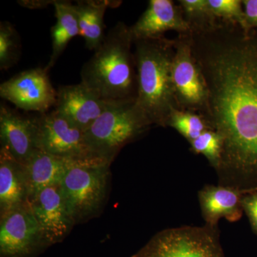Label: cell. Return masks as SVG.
Returning <instances> with one entry per match:
<instances>
[{"label": "cell", "mask_w": 257, "mask_h": 257, "mask_svg": "<svg viewBox=\"0 0 257 257\" xmlns=\"http://www.w3.org/2000/svg\"><path fill=\"white\" fill-rule=\"evenodd\" d=\"M109 104L80 82L59 87L55 111L72 124L86 131Z\"/></svg>", "instance_id": "obj_14"}, {"label": "cell", "mask_w": 257, "mask_h": 257, "mask_svg": "<svg viewBox=\"0 0 257 257\" xmlns=\"http://www.w3.org/2000/svg\"><path fill=\"white\" fill-rule=\"evenodd\" d=\"M139 257H225L215 228L184 226L155 235Z\"/></svg>", "instance_id": "obj_6"}, {"label": "cell", "mask_w": 257, "mask_h": 257, "mask_svg": "<svg viewBox=\"0 0 257 257\" xmlns=\"http://www.w3.org/2000/svg\"><path fill=\"white\" fill-rule=\"evenodd\" d=\"M133 257H139V256H138V255L135 254V255H134V256Z\"/></svg>", "instance_id": "obj_29"}, {"label": "cell", "mask_w": 257, "mask_h": 257, "mask_svg": "<svg viewBox=\"0 0 257 257\" xmlns=\"http://www.w3.org/2000/svg\"><path fill=\"white\" fill-rule=\"evenodd\" d=\"M256 190H257V188L251 189H246V190H245V192H246V193H248V192H253V191H256Z\"/></svg>", "instance_id": "obj_28"}, {"label": "cell", "mask_w": 257, "mask_h": 257, "mask_svg": "<svg viewBox=\"0 0 257 257\" xmlns=\"http://www.w3.org/2000/svg\"><path fill=\"white\" fill-rule=\"evenodd\" d=\"M134 45L138 77L137 104L152 124L167 126L172 113L178 109L172 79L175 40L162 37L134 40Z\"/></svg>", "instance_id": "obj_3"}, {"label": "cell", "mask_w": 257, "mask_h": 257, "mask_svg": "<svg viewBox=\"0 0 257 257\" xmlns=\"http://www.w3.org/2000/svg\"><path fill=\"white\" fill-rule=\"evenodd\" d=\"M191 43L207 88L202 116L224 143L217 171L229 187L257 184V30L220 20Z\"/></svg>", "instance_id": "obj_1"}, {"label": "cell", "mask_w": 257, "mask_h": 257, "mask_svg": "<svg viewBox=\"0 0 257 257\" xmlns=\"http://www.w3.org/2000/svg\"><path fill=\"white\" fill-rule=\"evenodd\" d=\"M47 245L28 202L1 215V257H25Z\"/></svg>", "instance_id": "obj_10"}, {"label": "cell", "mask_w": 257, "mask_h": 257, "mask_svg": "<svg viewBox=\"0 0 257 257\" xmlns=\"http://www.w3.org/2000/svg\"><path fill=\"white\" fill-rule=\"evenodd\" d=\"M67 164V160L39 149L34 152L23 165L29 198L47 187L61 184Z\"/></svg>", "instance_id": "obj_17"}, {"label": "cell", "mask_w": 257, "mask_h": 257, "mask_svg": "<svg viewBox=\"0 0 257 257\" xmlns=\"http://www.w3.org/2000/svg\"><path fill=\"white\" fill-rule=\"evenodd\" d=\"M37 118L23 116L5 104L0 106V141L15 160L25 165L38 150Z\"/></svg>", "instance_id": "obj_12"}, {"label": "cell", "mask_w": 257, "mask_h": 257, "mask_svg": "<svg viewBox=\"0 0 257 257\" xmlns=\"http://www.w3.org/2000/svg\"><path fill=\"white\" fill-rule=\"evenodd\" d=\"M24 166L4 149L0 150V213L1 215L28 202Z\"/></svg>", "instance_id": "obj_16"}, {"label": "cell", "mask_w": 257, "mask_h": 257, "mask_svg": "<svg viewBox=\"0 0 257 257\" xmlns=\"http://www.w3.org/2000/svg\"><path fill=\"white\" fill-rule=\"evenodd\" d=\"M45 68L24 71L2 83L0 96L25 111L47 113L57 102V90L52 87Z\"/></svg>", "instance_id": "obj_9"}, {"label": "cell", "mask_w": 257, "mask_h": 257, "mask_svg": "<svg viewBox=\"0 0 257 257\" xmlns=\"http://www.w3.org/2000/svg\"><path fill=\"white\" fill-rule=\"evenodd\" d=\"M241 204L253 231L257 234V190L243 194Z\"/></svg>", "instance_id": "obj_25"}, {"label": "cell", "mask_w": 257, "mask_h": 257, "mask_svg": "<svg viewBox=\"0 0 257 257\" xmlns=\"http://www.w3.org/2000/svg\"><path fill=\"white\" fill-rule=\"evenodd\" d=\"M246 23L250 30H257V0H242Z\"/></svg>", "instance_id": "obj_26"}, {"label": "cell", "mask_w": 257, "mask_h": 257, "mask_svg": "<svg viewBox=\"0 0 257 257\" xmlns=\"http://www.w3.org/2000/svg\"><path fill=\"white\" fill-rule=\"evenodd\" d=\"M130 28L134 40L160 38L170 30L178 35L192 33L180 6L172 0H150L146 10Z\"/></svg>", "instance_id": "obj_13"}, {"label": "cell", "mask_w": 257, "mask_h": 257, "mask_svg": "<svg viewBox=\"0 0 257 257\" xmlns=\"http://www.w3.org/2000/svg\"><path fill=\"white\" fill-rule=\"evenodd\" d=\"M175 47L172 79L177 109L202 116L207 110V88L192 54L191 34L178 35Z\"/></svg>", "instance_id": "obj_7"}, {"label": "cell", "mask_w": 257, "mask_h": 257, "mask_svg": "<svg viewBox=\"0 0 257 257\" xmlns=\"http://www.w3.org/2000/svg\"><path fill=\"white\" fill-rule=\"evenodd\" d=\"M178 3L192 32L206 31L219 23L207 0H179Z\"/></svg>", "instance_id": "obj_20"}, {"label": "cell", "mask_w": 257, "mask_h": 257, "mask_svg": "<svg viewBox=\"0 0 257 257\" xmlns=\"http://www.w3.org/2000/svg\"><path fill=\"white\" fill-rule=\"evenodd\" d=\"M110 164L67 161L60 184L74 222L88 219L100 209L106 197Z\"/></svg>", "instance_id": "obj_5"}, {"label": "cell", "mask_w": 257, "mask_h": 257, "mask_svg": "<svg viewBox=\"0 0 257 257\" xmlns=\"http://www.w3.org/2000/svg\"><path fill=\"white\" fill-rule=\"evenodd\" d=\"M28 204L47 245L60 242L75 224L64 200L60 184L40 191L29 198Z\"/></svg>", "instance_id": "obj_11"}, {"label": "cell", "mask_w": 257, "mask_h": 257, "mask_svg": "<svg viewBox=\"0 0 257 257\" xmlns=\"http://www.w3.org/2000/svg\"><path fill=\"white\" fill-rule=\"evenodd\" d=\"M53 5L57 22L51 30L52 52L49 63L45 67L47 72L55 66L70 40L80 35L74 5L68 1H55Z\"/></svg>", "instance_id": "obj_19"}, {"label": "cell", "mask_w": 257, "mask_h": 257, "mask_svg": "<svg viewBox=\"0 0 257 257\" xmlns=\"http://www.w3.org/2000/svg\"><path fill=\"white\" fill-rule=\"evenodd\" d=\"M152 125L136 101L115 103L86 130V140L94 156L111 163L123 147Z\"/></svg>", "instance_id": "obj_4"}, {"label": "cell", "mask_w": 257, "mask_h": 257, "mask_svg": "<svg viewBox=\"0 0 257 257\" xmlns=\"http://www.w3.org/2000/svg\"><path fill=\"white\" fill-rule=\"evenodd\" d=\"M119 2L78 1L74 5L78 20L80 35L89 50H96L101 46L104 35V17L108 7H117Z\"/></svg>", "instance_id": "obj_18"}, {"label": "cell", "mask_w": 257, "mask_h": 257, "mask_svg": "<svg viewBox=\"0 0 257 257\" xmlns=\"http://www.w3.org/2000/svg\"><path fill=\"white\" fill-rule=\"evenodd\" d=\"M242 189L229 186L208 185L199 192L202 215L207 226L216 228L219 219L236 221L243 212Z\"/></svg>", "instance_id": "obj_15"}, {"label": "cell", "mask_w": 257, "mask_h": 257, "mask_svg": "<svg viewBox=\"0 0 257 257\" xmlns=\"http://www.w3.org/2000/svg\"><path fill=\"white\" fill-rule=\"evenodd\" d=\"M213 14L221 21L239 25L249 31L241 0H207Z\"/></svg>", "instance_id": "obj_24"}, {"label": "cell", "mask_w": 257, "mask_h": 257, "mask_svg": "<svg viewBox=\"0 0 257 257\" xmlns=\"http://www.w3.org/2000/svg\"><path fill=\"white\" fill-rule=\"evenodd\" d=\"M167 126L175 128L189 143L197 139L204 132L211 130L200 114L178 109L172 113Z\"/></svg>", "instance_id": "obj_21"}, {"label": "cell", "mask_w": 257, "mask_h": 257, "mask_svg": "<svg viewBox=\"0 0 257 257\" xmlns=\"http://www.w3.org/2000/svg\"><path fill=\"white\" fill-rule=\"evenodd\" d=\"M55 1H45V0H35V1H18L19 4L24 8L29 9H42L47 8L49 5H54Z\"/></svg>", "instance_id": "obj_27"}, {"label": "cell", "mask_w": 257, "mask_h": 257, "mask_svg": "<svg viewBox=\"0 0 257 257\" xmlns=\"http://www.w3.org/2000/svg\"><path fill=\"white\" fill-rule=\"evenodd\" d=\"M189 144L194 153L204 155L216 170H219L224 147L223 139L219 133L208 130Z\"/></svg>", "instance_id": "obj_23"}, {"label": "cell", "mask_w": 257, "mask_h": 257, "mask_svg": "<svg viewBox=\"0 0 257 257\" xmlns=\"http://www.w3.org/2000/svg\"><path fill=\"white\" fill-rule=\"evenodd\" d=\"M37 121L39 150L70 162L104 161L93 155L86 140L85 131L57 111L41 114Z\"/></svg>", "instance_id": "obj_8"}, {"label": "cell", "mask_w": 257, "mask_h": 257, "mask_svg": "<svg viewBox=\"0 0 257 257\" xmlns=\"http://www.w3.org/2000/svg\"><path fill=\"white\" fill-rule=\"evenodd\" d=\"M133 45L130 27L116 23L83 65L81 83L108 104L136 101L138 77Z\"/></svg>", "instance_id": "obj_2"}, {"label": "cell", "mask_w": 257, "mask_h": 257, "mask_svg": "<svg viewBox=\"0 0 257 257\" xmlns=\"http://www.w3.org/2000/svg\"><path fill=\"white\" fill-rule=\"evenodd\" d=\"M20 40L15 27L9 22L0 23V69L14 66L21 54Z\"/></svg>", "instance_id": "obj_22"}]
</instances>
